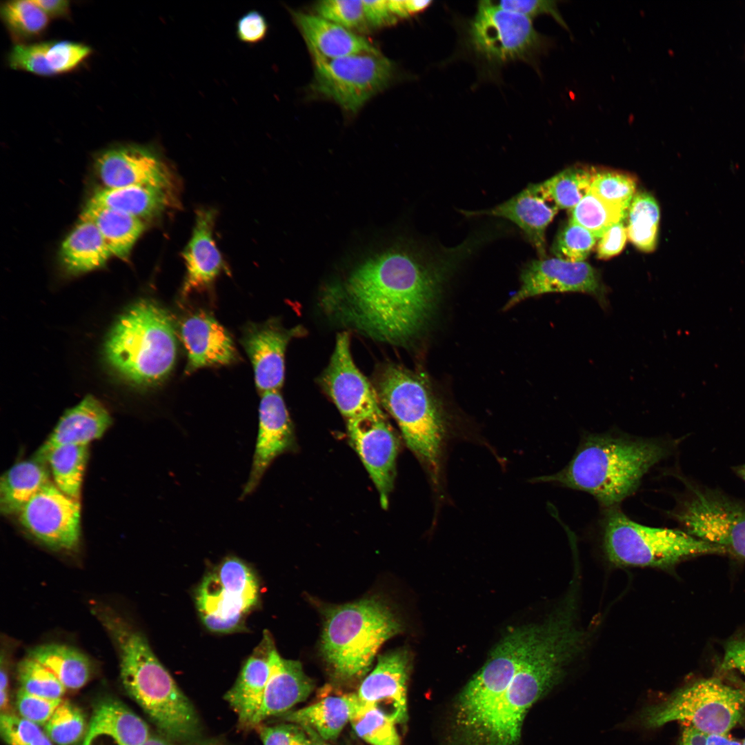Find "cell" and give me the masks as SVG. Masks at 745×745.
Instances as JSON below:
<instances>
[{"label": "cell", "mask_w": 745, "mask_h": 745, "mask_svg": "<svg viewBox=\"0 0 745 745\" xmlns=\"http://www.w3.org/2000/svg\"><path fill=\"white\" fill-rule=\"evenodd\" d=\"M474 246L466 240L436 255L410 247L390 248L364 261L324 305L344 323L375 339L403 344L419 331L449 270Z\"/></svg>", "instance_id": "1"}, {"label": "cell", "mask_w": 745, "mask_h": 745, "mask_svg": "<svg viewBox=\"0 0 745 745\" xmlns=\"http://www.w3.org/2000/svg\"><path fill=\"white\" fill-rule=\"evenodd\" d=\"M673 449V441L660 438L618 431L588 433L562 470L533 481L587 493L604 509L618 507L635 493L644 475Z\"/></svg>", "instance_id": "2"}, {"label": "cell", "mask_w": 745, "mask_h": 745, "mask_svg": "<svg viewBox=\"0 0 745 745\" xmlns=\"http://www.w3.org/2000/svg\"><path fill=\"white\" fill-rule=\"evenodd\" d=\"M92 613L116 647L125 690L161 735L179 742L201 739L197 711L155 656L146 637L110 607L95 606Z\"/></svg>", "instance_id": "3"}, {"label": "cell", "mask_w": 745, "mask_h": 745, "mask_svg": "<svg viewBox=\"0 0 745 745\" xmlns=\"http://www.w3.org/2000/svg\"><path fill=\"white\" fill-rule=\"evenodd\" d=\"M105 353L111 366L128 382L139 386L160 384L172 371L177 354L170 315L152 301H137L116 321Z\"/></svg>", "instance_id": "4"}, {"label": "cell", "mask_w": 745, "mask_h": 745, "mask_svg": "<svg viewBox=\"0 0 745 745\" xmlns=\"http://www.w3.org/2000/svg\"><path fill=\"white\" fill-rule=\"evenodd\" d=\"M402 629L392 608L376 597L329 608L321 652L335 677L354 679L368 671L381 646Z\"/></svg>", "instance_id": "5"}, {"label": "cell", "mask_w": 745, "mask_h": 745, "mask_svg": "<svg viewBox=\"0 0 745 745\" xmlns=\"http://www.w3.org/2000/svg\"><path fill=\"white\" fill-rule=\"evenodd\" d=\"M568 666L567 655L559 645L539 641L481 721L449 745H517L528 711L562 680Z\"/></svg>", "instance_id": "6"}, {"label": "cell", "mask_w": 745, "mask_h": 745, "mask_svg": "<svg viewBox=\"0 0 745 745\" xmlns=\"http://www.w3.org/2000/svg\"><path fill=\"white\" fill-rule=\"evenodd\" d=\"M377 394L407 446L424 465L435 488H439L449 436L442 410L429 388L417 375L389 366L379 379Z\"/></svg>", "instance_id": "7"}, {"label": "cell", "mask_w": 745, "mask_h": 745, "mask_svg": "<svg viewBox=\"0 0 745 745\" xmlns=\"http://www.w3.org/2000/svg\"><path fill=\"white\" fill-rule=\"evenodd\" d=\"M602 519V550L606 559L617 566L668 570L690 557L727 553L683 530L639 524L619 507L604 509Z\"/></svg>", "instance_id": "8"}, {"label": "cell", "mask_w": 745, "mask_h": 745, "mask_svg": "<svg viewBox=\"0 0 745 745\" xmlns=\"http://www.w3.org/2000/svg\"><path fill=\"white\" fill-rule=\"evenodd\" d=\"M542 623L513 629L464 686L454 705L449 741L475 728L507 689L541 634Z\"/></svg>", "instance_id": "9"}, {"label": "cell", "mask_w": 745, "mask_h": 745, "mask_svg": "<svg viewBox=\"0 0 745 745\" xmlns=\"http://www.w3.org/2000/svg\"><path fill=\"white\" fill-rule=\"evenodd\" d=\"M745 714V690L717 677L697 680L659 703L646 707L639 717L647 728L678 721L711 734L727 735Z\"/></svg>", "instance_id": "10"}, {"label": "cell", "mask_w": 745, "mask_h": 745, "mask_svg": "<svg viewBox=\"0 0 745 745\" xmlns=\"http://www.w3.org/2000/svg\"><path fill=\"white\" fill-rule=\"evenodd\" d=\"M686 493L668 515L683 530L745 559V503L722 492L686 482Z\"/></svg>", "instance_id": "11"}, {"label": "cell", "mask_w": 745, "mask_h": 745, "mask_svg": "<svg viewBox=\"0 0 745 745\" xmlns=\"http://www.w3.org/2000/svg\"><path fill=\"white\" fill-rule=\"evenodd\" d=\"M259 586L251 568L228 556L202 579L195 603L204 626L215 633L241 628L246 615L259 601Z\"/></svg>", "instance_id": "12"}, {"label": "cell", "mask_w": 745, "mask_h": 745, "mask_svg": "<svg viewBox=\"0 0 745 745\" xmlns=\"http://www.w3.org/2000/svg\"><path fill=\"white\" fill-rule=\"evenodd\" d=\"M468 34L474 50L495 63L528 60L551 46V41L535 29L532 19L491 1L479 2Z\"/></svg>", "instance_id": "13"}, {"label": "cell", "mask_w": 745, "mask_h": 745, "mask_svg": "<svg viewBox=\"0 0 745 745\" xmlns=\"http://www.w3.org/2000/svg\"><path fill=\"white\" fill-rule=\"evenodd\" d=\"M314 62L313 90L351 112L386 88L395 73L393 62L380 52L335 59L314 57Z\"/></svg>", "instance_id": "14"}, {"label": "cell", "mask_w": 745, "mask_h": 745, "mask_svg": "<svg viewBox=\"0 0 745 745\" xmlns=\"http://www.w3.org/2000/svg\"><path fill=\"white\" fill-rule=\"evenodd\" d=\"M22 526L46 546L71 550L81 537V505L51 481L47 483L17 514Z\"/></svg>", "instance_id": "15"}, {"label": "cell", "mask_w": 745, "mask_h": 745, "mask_svg": "<svg viewBox=\"0 0 745 745\" xmlns=\"http://www.w3.org/2000/svg\"><path fill=\"white\" fill-rule=\"evenodd\" d=\"M520 288L505 309L533 297L553 292H581L594 297L606 308L607 289L598 272L589 264L568 262L557 257L532 260L520 274Z\"/></svg>", "instance_id": "16"}, {"label": "cell", "mask_w": 745, "mask_h": 745, "mask_svg": "<svg viewBox=\"0 0 745 745\" xmlns=\"http://www.w3.org/2000/svg\"><path fill=\"white\" fill-rule=\"evenodd\" d=\"M350 443L372 480L383 508L396 476L399 440L381 409L347 421Z\"/></svg>", "instance_id": "17"}, {"label": "cell", "mask_w": 745, "mask_h": 745, "mask_svg": "<svg viewBox=\"0 0 745 745\" xmlns=\"http://www.w3.org/2000/svg\"><path fill=\"white\" fill-rule=\"evenodd\" d=\"M95 169L106 188L132 186L169 190L172 177L154 148L134 143L117 145L100 152Z\"/></svg>", "instance_id": "18"}, {"label": "cell", "mask_w": 745, "mask_h": 745, "mask_svg": "<svg viewBox=\"0 0 745 745\" xmlns=\"http://www.w3.org/2000/svg\"><path fill=\"white\" fill-rule=\"evenodd\" d=\"M321 383L346 421L381 408L377 392L354 363L346 332L337 337Z\"/></svg>", "instance_id": "19"}, {"label": "cell", "mask_w": 745, "mask_h": 745, "mask_svg": "<svg viewBox=\"0 0 745 745\" xmlns=\"http://www.w3.org/2000/svg\"><path fill=\"white\" fill-rule=\"evenodd\" d=\"M294 441L292 424L281 394L278 390L261 393L256 444L249 476L240 500L256 490L273 461L291 450Z\"/></svg>", "instance_id": "20"}, {"label": "cell", "mask_w": 745, "mask_h": 745, "mask_svg": "<svg viewBox=\"0 0 745 745\" xmlns=\"http://www.w3.org/2000/svg\"><path fill=\"white\" fill-rule=\"evenodd\" d=\"M410 668V656L404 648L379 656L375 668L359 688V698L381 711L396 724H404L408 719L406 692Z\"/></svg>", "instance_id": "21"}, {"label": "cell", "mask_w": 745, "mask_h": 745, "mask_svg": "<svg viewBox=\"0 0 745 745\" xmlns=\"http://www.w3.org/2000/svg\"><path fill=\"white\" fill-rule=\"evenodd\" d=\"M180 336L187 353V374L203 367L230 364L237 358L228 331L205 312L186 318L180 327Z\"/></svg>", "instance_id": "22"}, {"label": "cell", "mask_w": 745, "mask_h": 745, "mask_svg": "<svg viewBox=\"0 0 745 745\" xmlns=\"http://www.w3.org/2000/svg\"><path fill=\"white\" fill-rule=\"evenodd\" d=\"M92 52L89 46L68 40L15 43L6 61L13 70L50 77L76 70Z\"/></svg>", "instance_id": "23"}, {"label": "cell", "mask_w": 745, "mask_h": 745, "mask_svg": "<svg viewBox=\"0 0 745 745\" xmlns=\"http://www.w3.org/2000/svg\"><path fill=\"white\" fill-rule=\"evenodd\" d=\"M297 330H284L272 323L253 325L246 332L243 345L253 366L257 388L264 393L278 390L284 379V356Z\"/></svg>", "instance_id": "24"}, {"label": "cell", "mask_w": 745, "mask_h": 745, "mask_svg": "<svg viewBox=\"0 0 745 745\" xmlns=\"http://www.w3.org/2000/svg\"><path fill=\"white\" fill-rule=\"evenodd\" d=\"M559 208L530 184L519 193L490 209L462 211L466 216L489 215L508 219L524 233L540 259L546 258V230Z\"/></svg>", "instance_id": "25"}, {"label": "cell", "mask_w": 745, "mask_h": 745, "mask_svg": "<svg viewBox=\"0 0 745 745\" xmlns=\"http://www.w3.org/2000/svg\"><path fill=\"white\" fill-rule=\"evenodd\" d=\"M269 662L270 674L254 728L271 716L288 712L306 699L315 688L314 680L305 674L301 663L281 657L275 646Z\"/></svg>", "instance_id": "26"}, {"label": "cell", "mask_w": 745, "mask_h": 745, "mask_svg": "<svg viewBox=\"0 0 745 745\" xmlns=\"http://www.w3.org/2000/svg\"><path fill=\"white\" fill-rule=\"evenodd\" d=\"M215 217L212 210L197 212L192 235L182 253L186 266L182 288L185 296L208 287L224 266L212 235Z\"/></svg>", "instance_id": "27"}, {"label": "cell", "mask_w": 745, "mask_h": 745, "mask_svg": "<svg viewBox=\"0 0 745 745\" xmlns=\"http://www.w3.org/2000/svg\"><path fill=\"white\" fill-rule=\"evenodd\" d=\"M148 725L122 702L112 698L95 707L81 745H143Z\"/></svg>", "instance_id": "28"}, {"label": "cell", "mask_w": 745, "mask_h": 745, "mask_svg": "<svg viewBox=\"0 0 745 745\" xmlns=\"http://www.w3.org/2000/svg\"><path fill=\"white\" fill-rule=\"evenodd\" d=\"M274 646L270 635L266 634L259 646L244 664L232 687L225 695L226 701L237 714L243 728H254L270 674V654Z\"/></svg>", "instance_id": "29"}, {"label": "cell", "mask_w": 745, "mask_h": 745, "mask_svg": "<svg viewBox=\"0 0 745 745\" xmlns=\"http://www.w3.org/2000/svg\"><path fill=\"white\" fill-rule=\"evenodd\" d=\"M292 14L313 57L335 59L380 52L364 37L318 15L301 12Z\"/></svg>", "instance_id": "30"}, {"label": "cell", "mask_w": 745, "mask_h": 745, "mask_svg": "<svg viewBox=\"0 0 745 745\" xmlns=\"http://www.w3.org/2000/svg\"><path fill=\"white\" fill-rule=\"evenodd\" d=\"M111 423V417L103 405L88 395L65 412L35 456L43 460L50 450L59 446H88L101 437Z\"/></svg>", "instance_id": "31"}, {"label": "cell", "mask_w": 745, "mask_h": 745, "mask_svg": "<svg viewBox=\"0 0 745 745\" xmlns=\"http://www.w3.org/2000/svg\"><path fill=\"white\" fill-rule=\"evenodd\" d=\"M361 704L357 693L330 695L279 717L286 722L310 727L325 740H334Z\"/></svg>", "instance_id": "32"}, {"label": "cell", "mask_w": 745, "mask_h": 745, "mask_svg": "<svg viewBox=\"0 0 745 745\" xmlns=\"http://www.w3.org/2000/svg\"><path fill=\"white\" fill-rule=\"evenodd\" d=\"M47 462L34 456L16 463L0 479V511L18 514L26 503L49 481Z\"/></svg>", "instance_id": "33"}, {"label": "cell", "mask_w": 745, "mask_h": 745, "mask_svg": "<svg viewBox=\"0 0 745 745\" xmlns=\"http://www.w3.org/2000/svg\"><path fill=\"white\" fill-rule=\"evenodd\" d=\"M89 203L117 210L135 217L149 218L170 203L168 190L132 186L97 190Z\"/></svg>", "instance_id": "34"}, {"label": "cell", "mask_w": 745, "mask_h": 745, "mask_svg": "<svg viewBox=\"0 0 745 745\" xmlns=\"http://www.w3.org/2000/svg\"><path fill=\"white\" fill-rule=\"evenodd\" d=\"M81 220L93 223L112 255L125 259L144 228L141 219L127 213L88 203Z\"/></svg>", "instance_id": "35"}, {"label": "cell", "mask_w": 745, "mask_h": 745, "mask_svg": "<svg viewBox=\"0 0 745 745\" xmlns=\"http://www.w3.org/2000/svg\"><path fill=\"white\" fill-rule=\"evenodd\" d=\"M112 255L96 226L81 219L65 239L61 249L64 266L74 273L99 268Z\"/></svg>", "instance_id": "36"}, {"label": "cell", "mask_w": 745, "mask_h": 745, "mask_svg": "<svg viewBox=\"0 0 745 745\" xmlns=\"http://www.w3.org/2000/svg\"><path fill=\"white\" fill-rule=\"evenodd\" d=\"M28 656L51 671L68 689L81 688L91 675L92 666L88 657L67 645H40L30 650Z\"/></svg>", "instance_id": "37"}, {"label": "cell", "mask_w": 745, "mask_h": 745, "mask_svg": "<svg viewBox=\"0 0 745 745\" xmlns=\"http://www.w3.org/2000/svg\"><path fill=\"white\" fill-rule=\"evenodd\" d=\"M597 170L576 166L565 169L533 188L559 209L572 210L587 195Z\"/></svg>", "instance_id": "38"}, {"label": "cell", "mask_w": 745, "mask_h": 745, "mask_svg": "<svg viewBox=\"0 0 745 745\" xmlns=\"http://www.w3.org/2000/svg\"><path fill=\"white\" fill-rule=\"evenodd\" d=\"M88 455L87 445H63L52 448L43 457L55 486L77 500L80 498Z\"/></svg>", "instance_id": "39"}, {"label": "cell", "mask_w": 745, "mask_h": 745, "mask_svg": "<svg viewBox=\"0 0 745 745\" xmlns=\"http://www.w3.org/2000/svg\"><path fill=\"white\" fill-rule=\"evenodd\" d=\"M0 15L16 43H30L48 29L49 17L34 0L8 1L1 3Z\"/></svg>", "instance_id": "40"}, {"label": "cell", "mask_w": 745, "mask_h": 745, "mask_svg": "<svg viewBox=\"0 0 745 745\" xmlns=\"http://www.w3.org/2000/svg\"><path fill=\"white\" fill-rule=\"evenodd\" d=\"M627 235L630 241L645 252L653 251L657 242L659 208L650 194L638 192L628 209Z\"/></svg>", "instance_id": "41"}, {"label": "cell", "mask_w": 745, "mask_h": 745, "mask_svg": "<svg viewBox=\"0 0 745 745\" xmlns=\"http://www.w3.org/2000/svg\"><path fill=\"white\" fill-rule=\"evenodd\" d=\"M628 209L608 202L590 190L570 210V221L592 233L597 239L613 225L624 221Z\"/></svg>", "instance_id": "42"}, {"label": "cell", "mask_w": 745, "mask_h": 745, "mask_svg": "<svg viewBox=\"0 0 745 745\" xmlns=\"http://www.w3.org/2000/svg\"><path fill=\"white\" fill-rule=\"evenodd\" d=\"M350 723L357 736L370 745H401L396 724L371 705L362 702Z\"/></svg>", "instance_id": "43"}, {"label": "cell", "mask_w": 745, "mask_h": 745, "mask_svg": "<svg viewBox=\"0 0 745 745\" xmlns=\"http://www.w3.org/2000/svg\"><path fill=\"white\" fill-rule=\"evenodd\" d=\"M86 721L83 712L68 701H62L45 724V731L57 745H72L84 737Z\"/></svg>", "instance_id": "44"}, {"label": "cell", "mask_w": 745, "mask_h": 745, "mask_svg": "<svg viewBox=\"0 0 745 745\" xmlns=\"http://www.w3.org/2000/svg\"><path fill=\"white\" fill-rule=\"evenodd\" d=\"M17 675L21 688L32 695L59 699L65 693L66 688L57 677L28 656L19 663Z\"/></svg>", "instance_id": "45"}, {"label": "cell", "mask_w": 745, "mask_h": 745, "mask_svg": "<svg viewBox=\"0 0 745 745\" xmlns=\"http://www.w3.org/2000/svg\"><path fill=\"white\" fill-rule=\"evenodd\" d=\"M596 241L588 230L569 220L558 232L551 251L559 259L582 262L589 255Z\"/></svg>", "instance_id": "46"}, {"label": "cell", "mask_w": 745, "mask_h": 745, "mask_svg": "<svg viewBox=\"0 0 745 745\" xmlns=\"http://www.w3.org/2000/svg\"><path fill=\"white\" fill-rule=\"evenodd\" d=\"M636 185L635 178L629 174L597 170L590 190L602 199L628 209Z\"/></svg>", "instance_id": "47"}, {"label": "cell", "mask_w": 745, "mask_h": 745, "mask_svg": "<svg viewBox=\"0 0 745 745\" xmlns=\"http://www.w3.org/2000/svg\"><path fill=\"white\" fill-rule=\"evenodd\" d=\"M317 15L351 31L368 26L362 1L326 0L315 7Z\"/></svg>", "instance_id": "48"}, {"label": "cell", "mask_w": 745, "mask_h": 745, "mask_svg": "<svg viewBox=\"0 0 745 745\" xmlns=\"http://www.w3.org/2000/svg\"><path fill=\"white\" fill-rule=\"evenodd\" d=\"M0 731L8 745H52L39 725L21 717L2 713Z\"/></svg>", "instance_id": "49"}, {"label": "cell", "mask_w": 745, "mask_h": 745, "mask_svg": "<svg viewBox=\"0 0 745 745\" xmlns=\"http://www.w3.org/2000/svg\"><path fill=\"white\" fill-rule=\"evenodd\" d=\"M63 700L50 699L29 693L20 688L16 704L21 717L37 725H45Z\"/></svg>", "instance_id": "50"}, {"label": "cell", "mask_w": 745, "mask_h": 745, "mask_svg": "<svg viewBox=\"0 0 745 745\" xmlns=\"http://www.w3.org/2000/svg\"><path fill=\"white\" fill-rule=\"evenodd\" d=\"M257 728L263 745H311L306 731L293 723L275 726L261 724Z\"/></svg>", "instance_id": "51"}, {"label": "cell", "mask_w": 745, "mask_h": 745, "mask_svg": "<svg viewBox=\"0 0 745 745\" xmlns=\"http://www.w3.org/2000/svg\"><path fill=\"white\" fill-rule=\"evenodd\" d=\"M501 8L530 19L542 14L551 16L562 28H568L558 9L557 2L546 0H506L495 2Z\"/></svg>", "instance_id": "52"}, {"label": "cell", "mask_w": 745, "mask_h": 745, "mask_svg": "<svg viewBox=\"0 0 745 745\" xmlns=\"http://www.w3.org/2000/svg\"><path fill=\"white\" fill-rule=\"evenodd\" d=\"M236 36L242 43L255 45L262 41L268 31L266 17L259 11L250 10L236 22Z\"/></svg>", "instance_id": "53"}, {"label": "cell", "mask_w": 745, "mask_h": 745, "mask_svg": "<svg viewBox=\"0 0 745 745\" xmlns=\"http://www.w3.org/2000/svg\"><path fill=\"white\" fill-rule=\"evenodd\" d=\"M627 229L622 221L608 229L599 239L597 246V257L608 259L619 254L626 244Z\"/></svg>", "instance_id": "54"}, {"label": "cell", "mask_w": 745, "mask_h": 745, "mask_svg": "<svg viewBox=\"0 0 745 745\" xmlns=\"http://www.w3.org/2000/svg\"><path fill=\"white\" fill-rule=\"evenodd\" d=\"M720 668L737 670L745 675V634L730 639L724 644Z\"/></svg>", "instance_id": "55"}, {"label": "cell", "mask_w": 745, "mask_h": 745, "mask_svg": "<svg viewBox=\"0 0 745 745\" xmlns=\"http://www.w3.org/2000/svg\"><path fill=\"white\" fill-rule=\"evenodd\" d=\"M679 745H742L727 735L711 734L685 725Z\"/></svg>", "instance_id": "56"}, {"label": "cell", "mask_w": 745, "mask_h": 745, "mask_svg": "<svg viewBox=\"0 0 745 745\" xmlns=\"http://www.w3.org/2000/svg\"><path fill=\"white\" fill-rule=\"evenodd\" d=\"M368 26L381 28L395 23L397 19L392 14L388 0L362 1Z\"/></svg>", "instance_id": "57"}, {"label": "cell", "mask_w": 745, "mask_h": 745, "mask_svg": "<svg viewBox=\"0 0 745 745\" xmlns=\"http://www.w3.org/2000/svg\"><path fill=\"white\" fill-rule=\"evenodd\" d=\"M431 4L430 1L419 0H389L388 7L392 14L397 18L404 19L419 13Z\"/></svg>", "instance_id": "58"}, {"label": "cell", "mask_w": 745, "mask_h": 745, "mask_svg": "<svg viewBox=\"0 0 745 745\" xmlns=\"http://www.w3.org/2000/svg\"><path fill=\"white\" fill-rule=\"evenodd\" d=\"M50 19L67 18L70 14V2L67 0H34Z\"/></svg>", "instance_id": "59"}, {"label": "cell", "mask_w": 745, "mask_h": 745, "mask_svg": "<svg viewBox=\"0 0 745 745\" xmlns=\"http://www.w3.org/2000/svg\"><path fill=\"white\" fill-rule=\"evenodd\" d=\"M143 745H226L217 739H203L189 742H178L170 740L162 735H150Z\"/></svg>", "instance_id": "60"}, {"label": "cell", "mask_w": 745, "mask_h": 745, "mask_svg": "<svg viewBox=\"0 0 745 745\" xmlns=\"http://www.w3.org/2000/svg\"><path fill=\"white\" fill-rule=\"evenodd\" d=\"M8 702V677L6 669L3 664L1 665V682H0V706L3 711L6 709Z\"/></svg>", "instance_id": "61"}, {"label": "cell", "mask_w": 745, "mask_h": 745, "mask_svg": "<svg viewBox=\"0 0 745 745\" xmlns=\"http://www.w3.org/2000/svg\"><path fill=\"white\" fill-rule=\"evenodd\" d=\"M311 740V745H330L321 738L314 730L308 726H301Z\"/></svg>", "instance_id": "62"}, {"label": "cell", "mask_w": 745, "mask_h": 745, "mask_svg": "<svg viewBox=\"0 0 745 745\" xmlns=\"http://www.w3.org/2000/svg\"><path fill=\"white\" fill-rule=\"evenodd\" d=\"M734 470L745 481V464L735 467Z\"/></svg>", "instance_id": "63"}, {"label": "cell", "mask_w": 745, "mask_h": 745, "mask_svg": "<svg viewBox=\"0 0 745 745\" xmlns=\"http://www.w3.org/2000/svg\"><path fill=\"white\" fill-rule=\"evenodd\" d=\"M742 745H745V739H744V742H743Z\"/></svg>", "instance_id": "64"}]
</instances>
